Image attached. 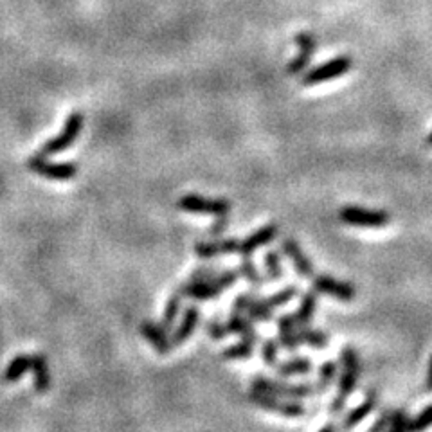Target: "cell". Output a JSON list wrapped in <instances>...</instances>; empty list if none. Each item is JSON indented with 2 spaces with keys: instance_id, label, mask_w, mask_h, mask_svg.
I'll use <instances>...</instances> for the list:
<instances>
[{
  "instance_id": "obj_35",
  "label": "cell",
  "mask_w": 432,
  "mask_h": 432,
  "mask_svg": "<svg viewBox=\"0 0 432 432\" xmlns=\"http://www.w3.org/2000/svg\"><path fill=\"white\" fill-rule=\"evenodd\" d=\"M208 335L211 338H215V341H222V338H225L229 335L227 324L218 321V319H215V321H211L208 324Z\"/></svg>"
},
{
  "instance_id": "obj_42",
  "label": "cell",
  "mask_w": 432,
  "mask_h": 432,
  "mask_svg": "<svg viewBox=\"0 0 432 432\" xmlns=\"http://www.w3.org/2000/svg\"><path fill=\"white\" fill-rule=\"evenodd\" d=\"M427 144H428V146H432V132L428 134V137H427Z\"/></svg>"
},
{
  "instance_id": "obj_20",
  "label": "cell",
  "mask_w": 432,
  "mask_h": 432,
  "mask_svg": "<svg viewBox=\"0 0 432 432\" xmlns=\"http://www.w3.org/2000/svg\"><path fill=\"white\" fill-rule=\"evenodd\" d=\"M319 303V292L310 290V292H305L301 296V303H299V308L296 312V321H298L299 326H308L314 319L315 308H317Z\"/></svg>"
},
{
  "instance_id": "obj_27",
  "label": "cell",
  "mask_w": 432,
  "mask_h": 432,
  "mask_svg": "<svg viewBox=\"0 0 432 432\" xmlns=\"http://www.w3.org/2000/svg\"><path fill=\"white\" fill-rule=\"evenodd\" d=\"M272 310L274 308L267 305L265 299L256 298L253 303H250L245 314H247V317L254 322H269L272 321Z\"/></svg>"
},
{
  "instance_id": "obj_7",
  "label": "cell",
  "mask_w": 432,
  "mask_h": 432,
  "mask_svg": "<svg viewBox=\"0 0 432 432\" xmlns=\"http://www.w3.org/2000/svg\"><path fill=\"white\" fill-rule=\"evenodd\" d=\"M177 208L180 211L186 212H195V215H212L222 216L229 215L233 205L225 198H208V196L200 195H186L177 202Z\"/></svg>"
},
{
  "instance_id": "obj_29",
  "label": "cell",
  "mask_w": 432,
  "mask_h": 432,
  "mask_svg": "<svg viewBox=\"0 0 432 432\" xmlns=\"http://www.w3.org/2000/svg\"><path fill=\"white\" fill-rule=\"evenodd\" d=\"M238 270H240V276H243L253 286H261L263 283H265V277L260 274V270H258V267L253 261V258H243L240 263V269Z\"/></svg>"
},
{
  "instance_id": "obj_8",
  "label": "cell",
  "mask_w": 432,
  "mask_h": 432,
  "mask_svg": "<svg viewBox=\"0 0 432 432\" xmlns=\"http://www.w3.org/2000/svg\"><path fill=\"white\" fill-rule=\"evenodd\" d=\"M338 220L353 227H383L391 222V216L386 211L366 208H343L338 211Z\"/></svg>"
},
{
  "instance_id": "obj_5",
  "label": "cell",
  "mask_w": 432,
  "mask_h": 432,
  "mask_svg": "<svg viewBox=\"0 0 432 432\" xmlns=\"http://www.w3.org/2000/svg\"><path fill=\"white\" fill-rule=\"evenodd\" d=\"M250 404L256 407L265 409L269 412H277V414L286 416V418H299V416L306 414L305 405L298 404L294 400H283V396L269 395V393H260V391H250L249 393Z\"/></svg>"
},
{
  "instance_id": "obj_22",
  "label": "cell",
  "mask_w": 432,
  "mask_h": 432,
  "mask_svg": "<svg viewBox=\"0 0 432 432\" xmlns=\"http://www.w3.org/2000/svg\"><path fill=\"white\" fill-rule=\"evenodd\" d=\"M225 324H227L229 333L240 335L241 338H253V341H258L256 330H254V321H250L245 314H236V312H233V315L229 317V321L225 322Z\"/></svg>"
},
{
  "instance_id": "obj_21",
  "label": "cell",
  "mask_w": 432,
  "mask_h": 432,
  "mask_svg": "<svg viewBox=\"0 0 432 432\" xmlns=\"http://www.w3.org/2000/svg\"><path fill=\"white\" fill-rule=\"evenodd\" d=\"M277 375L281 379H290V376L306 375L312 371V362L308 357H294V359L285 360V362H277L276 366Z\"/></svg>"
},
{
  "instance_id": "obj_24",
  "label": "cell",
  "mask_w": 432,
  "mask_h": 432,
  "mask_svg": "<svg viewBox=\"0 0 432 432\" xmlns=\"http://www.w3.org/2000/svg\"><path fill=\"white\" fill-rule=\"evenodd\" d=\"M31 359H33V355H18V357H15L9 362L8 369H6V382H17V380H20L31 369Z\"/></svg>"
},
{
  "instance_id": "obj_23",
  "label": "cell",
  "mask_w": 432,
  "mask_h": 432,
  "mask_svg": "<svg viewBox=\"0 0 432 432\" xmlns=\"http://www.w3.org/2000/svg\"><path fill=\"white\" fill-rule=\"evenodd\" d=\"M182 299H184V294L180 288H177L175 292L170 296V299H167L166 308H164V315H163V326L166 328V330H172L173 324H175L177 317H179V314H180V305H182Z\"/></svg>"
},
{
  "instance_id": "obj_2",
  "label": "cell",
  "mask_w": 432,
  "mask_h": 432,
  "mask_svg": "<svg viewBox=\"0 0 432 432\" xmlns=\"http://www.w3.org/2000/svg\"><path fill=\"white\" fill-rule=\"evenodd\" d=\"M238 277H240V270H222L211 279H205V281H191L189 279V283H184L179 288L182 290L184 298L208 301V299H215L224 294V290L233 286L238 281Z\"/></svg>"
},
{
  "instance_id": "obj_36",
  "label": "cell",
  "mask_w": 432,
  "mask_h": 432,
  "mask_svg": "<svg viewBox=\"0 0 432 432\" xmlns=\"http://www.w3.org/2000/svg\"><path fill=\"white\" fill-rule=\"evenodd\" d=\"M229 227V215H222V216H216L215 224L209 227L208 231V236L209 238H220L222 234L227 231Z\"/></svg>"
},
{
  "instance_id": "obj_26",
  "label": "cell",
  "mask_w": 432,
  "mask_h": 432,
  "mask_svg": "<svg viewBox=\"0 0 432 432\" xmlns=\"http://www.w3.org/2000/svg\"><path fill=\"white\" fill-rule=\"evenodd\" d=\"M298 330L301 343L308 344V346L314 348V350H324V348L328 346V337L324 331L310 328V324H308V326H299Z\"/></svg>"
},
{
  "instance_id": "obj_16",
  "label": "cell",
  "mask_w": 432,
  "mask_h": 432,
  "mask_svg": "<svg viewBox=\"0 0 432 432\" xmlns=\"http://www.w3.org/2000/svg\"><path fill=\"white\" fill-rule=\"evenodd\" d=\"M141 333L148 338V343L153 346V350L157 353H170L173 350V343L170 335H167V330L163 326V324H157L153 321H144L141 324Z\"/></svg>"
},
{
  "instance_id": "obj_39",
  "label": "cell",
  "mask_w": 432,
  "mask_h": 432,
  "mask_svg": "<svg viewBox=\"0 0 432 432\" xmlns=\"http://www.w3.org/2000/svg\"><path fill=\"white\" fill-rule=\"evenodd\" d=\"M391 412L389 409H386V411L382 412V414L379 416V420L375 421V424L371 425V431L373 432H379V431H388L389 427V421H391Z\"/></svg>"
},
{
  "instance_id": "obj_6",
  "label": "cell",
  "mask_w": 432,
  "mask_h": 432,
  "mask_svg": "<svg viewBox=\"0 0 432 432\" xmlns=\"http://www.w3.org/2000/svg\"><path fill=\"white\" fill-rule=\"evenodd\" d=\"M351 65H353V60H351L350 54H343V56L333 58V60L326 61V63H322V65L305 72V76H303V85L312 87L317 85V83L341 78V76H344L346 72H350Z\"/></svg>"
},
{
  "instance_id": "obj_40",
  "label": "cell",
  "mask_w": 432,
  "mask_h": 432,
  "mask_svg": "<svg viewBox=\"0 0 432 432\" xmlns=\"http://www.w3.org/2000/svg\"><path fill=\"white\" fill-rule=\"evenodd\" d=\"M425 389L432 391V355L428 359V369H427V380H425Z\"/></svg>"
},
{
  "instance_id": "obj_38",
  "label": "cell",
  "mask_w": 432,
  "mask_h": 432,
  "mask_svg": "<svg viewBox=\"0 0 432 432\" xmlns=\"http://www.w3.org/2000/svg\"><path fill=\"white\" fill-rule=\"evenodd\" d=\"M218 274V270L212 269V267H200V269L193 270L191 281H205V279H211Z\"/></svg>"
},
{
  "instance_id": "obj_10",
  "label": "cell",
  "mask_w": 432,
  "mask_h": 432,
  "mask_svg": "<svg viewBox=\"0 0 432 432\" xmlns=\"http://www.w3.org/2000/svg\"><path fill=\"white\" fill-rule=\"evenodd\" d=\"M312 285H314L315 292L319 294H326L331 298L338 299V301H351L357 296V290L351 283L341 281V279H335V277L326 276V274H317V276L312 277Z\"/></svg>"
},
{
  "instance_id": "obj_18",
  "label": "cell",
  "mask_w": 432,
  "mask_h": 432,
  "mask_svg": "<svg viewBox=\"0 0 432 432\" xmlns=\"http://www.w3.org/2000/svg\"><path fill=\"white\" fill-rule=\"evenodd\" d=\"M31 369L34 373V391L38 395L49 391L51 388V373H49V364L45 355H33L31 359Z\"/></svg>"
},
{
  "instance_id": "obj_30",
  "label": "cell",
  "mask_w": 432,
  "mask_h": 432,
  "mask_svg": "<svg viewBox=\"0 0 432 432\" xmlns=\"http://www.w3.org/2000/svg\"><path fill=\"white\" fill-rule=\"evenodd\" d=\"M296 296H298V285H286L285 288H281L279 292L269 296L265 301H267V305L272 306V308H279V306L288 305V303L292 301Z\"/></svg>"
},
{
  "instance_id": "obj_3",
  "label": "cell",
  "mask_w": 432,
  "mask_h": 432,
  "mask_svg": "<svg viewBox=\"0 0 432 432\" xmlns=\"http://www.w3.org/2000/svg\"><path fill=\"white\" fill-rule=\"evenodd\" d=\"M253 391L269 393V395L283 396V398H308L315 393V383H288L281 380L265 379V376H256L250 383Z\"/></svg>"
},
{
  "instance_id": "obj_1",
  "label": "cell",
  "mask_w": 432,
  "mask_h": 432,
  "mask_svg": "<svg viewBox=\"0 0 432 432\" xmlns=\"http://www.w3.org/2000/svg\"><path fill=\"white\" fill-rule=\"evenodd\" d=\"M341 362H343V373L338 376L337 396H335L330 405L331 414L343 412L344 405H346V400L353 395L355 388H357V383H359L360 371H362L359 353L355 351V348H343V351H341Z\"/></svg>"
},
{
  "instance_id": "obj_19",
  "label": "cell",
  "mask_w": 432,
  "mask_h": 432,
  "mask_svg": "<svg viewBox=\"0 0 432 432\" xmlns=\"http://www.w3.org/2000/svg\"><path fill=\"white\" fill-rule=\"evenodd\" d=\"M376 407V393L375 391H369L366 395V398H364V402L360 405H357V407L353 409V411L350 412V414L344 418L343 421V427L344 428H353L355 425H359L360 421L366 420L367 416L371 414L373 411H375Z\"/></svg>"
},
{
  "instance_id": "obj_11",
  "label": "cell",
  "mask_w": 432,
  "mask_h": 432,
  "mask_svg": "<svg viewBox=\"0 0 432 432\" xmlns=\"http://www.w3.org/2000/svg\"><path fill=\"white\" fill-rule=\"evenodd\" d=\"M281 249L285 253V256L292 261L296 272L298 276L306 277V279H312L315 276L314 263L310 261V258L306 256L305 250L301 249V245L294 240V238H285L281 241Z\"/></svg>"
},
{
  "instance_id": "obj_9",
  "label": "cell",
  "mask_w": 432,
  "mask_h": 432,
  "mask_svg": "<svg viewBox=\"0 0 432 432\" xmlns=\"http://www.w3.org/2000/svg\"><path fill=\"white\" fill-rule=\"evenodd\" d=\"M27 166L31 167L37 175L45 177V179L49 180H70L76 177V173H78V166H76V164L47 163V160H45V155H42L40 151L34 153L33 157H29Z\"/></svg>"
},
{
  "instance_id": "obj_13",
  "label": "cell",
  "mask_w": 432,
  "mask_h": 432,
  "mask_svg": "<svg viewBox=\"0 0 432 432\" xmlns=\"http://www.w3.org/2000/svg\"><path fill=\"white\" fill-rule=\"evenodd\" d=\"M299 324L294 314H283L277 319V343L285 351H296L301 344L299 338Z\"/></svg>"
},
{
  "instance_id": "obj_12",
  "label": "cell",
  "mask_w": 432,
  "mask_h": 432,
  "mask_svg": "<svg viewBox=\"0 0 432 432\" xmlns=\"http://www.w3.org/2000/svg\"><path fill=\"white\" fill-rule=\"evenodd\" d=\"M296 44L299 47V54L286 65V72L290 76H298V74H301L306 67L310 65L312 54H314L315 47H317L315 38L310 33H299L296 37Z\"/></svg>"
},
{
  "instance_id": "obj_31",
  "label": "cell",
  "mask_w": 432,
  "mask_h": 432,
  "mask_svg": "<svg viewBox=\"0 0 432 432\" xmlns=\"http://www.w3.org/2000/svg\"><path fill=\"white\" fill-rule=\"evenodd\" d=\"M265 270L269 279L272 281H279L283 277V265H281V256L276 250H269L265 254Z\"/></svg>"
},
{
  "instance_id": "obj_4",
  "label": "cell",
  "mask_w": 432,
  "mask_h": 432,
  "mask_svg": "<svg viewBox=\"0 0 432 432\" xmlns=\"http://www.w3.org/2000/svg\"><path fill=\"white\" fill-rule=\"evenodd\" d=\"M83 128V115L82 112H72V114L67 117L65 127H63V132L56 137L49 139L47 143H44V146L40 148V153L45 157L49 155H56V153H61L65 151L67 148L72 146L76 143V139L80 137Z\"/></svg>"
},
{
  "instance_id": "obj_41",
  "label": "cell",
  "mask_w": 432,
  "mask_h": 432,
  "mask_svg": "<svg viewBox=\"0 0 432 432\" xmlns=\"http://www.w3.org/2000/svg\"><path fill=\"white\" fill-rule=\"evenodd\" d=\"M335 428H337V427L331 424V425H324V427H322V431H335Z\"/></svg>"
},
{
  "instance_id": "obj_28",
  "label": "cell",
  "mask_w": 432,
  "mask_h": 432,
  "mask_svg": "<svg viewBox=\"0 0 432 432\" xmlns=\"http://www.w3.org/2000/svg\"><path fill=\"white\" fill-rule=\"evenodd\" d=\"M337 375H338L337 362L326 360V362L321 366V369H319L317 382H315V391H319V393L326 391V389L331 386V382L337 379Z\"/></svg>"
},
{
  "instance_id": "obj_33",
  "label": "cell",
  "mask_w": 432,
  "mask_h": 432,
  "mask_svg": "<svg viewBox=\"0 0 432 432\" xmlns=\"http://www.w3.org/2000/svg\"><path fill=\"white\" fill-rule=\"evenodd\" d=\"M432 425V404L427 405L418 416L411 418L409 421V431H424Z\"/></svg>"
},
{
  "instance_id": "obj_25",
  "label": "cell",
  "mask_w": 432,
  "mask_h": 432,
  "mask_svg": "<svg viewBox=\"0 0 432 432\" xmlns=\"http://www.w3.org/2000/svg\"><path fill=\"white\" fill-rule=\"evenodd\" d=\"M254 344H256V341H253V338H241L238 344H233V346L225 348V350L222 351V359L224 360L249 359L250 355L254 353Z\"/></svg>"
},
{
  "instance_id": "obj_32",
  "label": "cell",
  "mask_w": 432,
  "mask_h": 432,
  "mask_svg": "<svg viewBox=\"0 0 432 432\" xmlns=\"http://www.w3.org/2000/svg\"><path fill=\"white\" fill-rule=\"evenodd\" d=\"M261 357L269 367H276L279 362V343L274 338H267L261 344Z\"/></svg>"
},
{
  "instance_id": "obj_34",
  "label": "cell",
  "mask_w": 432,
  "mask_h": 432,
  "mask_svg": "<svg viewBox=\"0 0 432 432\" xmlns=\"http://www.w3.org/2000/svg\"><path fill=\"white\" fill-rule=\"evenodd\" d=\"M409 421H411V418H409L405 411H402V409H400V411H393L388 431H391V432L409 431Z\"/></svg>"
},
{
  "instance_id": "obj_14",
  "label": "cell",
  "mask_w": 432,
  "mask_h": 432,
  "mask_svg": "<svg viewBox=\"0 0 432 432\" xmlns=\"http://www.w3.org/2000/svg\"><path fill=\"white\" fill-rule=\"evenodd\" d=\"M277 234H279V227L277 225H265V227L256 229L253 234H249L243 241H240V250L238 253L241 254V258H253V254L258 249L276 240Z\"/></svg>"
},
{
  "instance_id": "obj_15",
  "label": "cell",
  "mask_w": 432,
  "mask_h": 432,
  "mask_svg": "<svg viewBox=\"0 0 432 432\" xmlns=\"http://www.w3.org/2000/svg\"><path fill=\"white\" fill-rule=\"evenodd\" d=\"M240 250V240L236 238H229V240H218L215 241H196L195 243V254L204 260H212L216 256H224V254H234Z\"/></svg>"
},
{
  "instance_id": "obj_37",
  "label": "cell",
  "mask_w": 432,
  "mask_h": 432,
  "mask_svg": "<svg viewBox=\"0 0 432 432\" xmlns=\"http://www.w3.org/2000/svg\"><path fill=\"white\" fill-rule=\"evenodd\" d=\"M254 299H256V296L250 294V292L240 294L236 299H234L233 312H236V314H245V312H247V308H249V305L254 301Z\"/></svg>"
},
{
  "instance_id": "obj_17",
  "label": "cell",
  "mask_w": 432,
  "mask_h": 432,
  "mask_svg": "<svg viewBox=\"0 0 432 432\" xmlns=\"http://www.w3.org/2000/svg\"><path fill=\"white\" fill-rule=\"evenodd\" d=\"M198 319H200V312L196 306H188V308L184 310L182 321H180V324L177 326V330L173 331L172 337L173 348L180 346V344H184L186 341L191 338L193 331H195L196 326H198Z\"/></svg>"
}]
</instances>
